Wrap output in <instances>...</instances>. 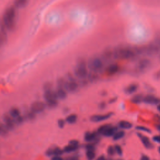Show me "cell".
I'll list each match as a JSON object with an SVG mask.
<instances>
[{
  "label": "cell",
  "instance_id": "d6a6232c",
  "mask_svg": "<svg viewBox=\"0 0 160 160\" xmlns=\"http://www.w3.org/2000/svg\"><path fill=\"white\" fill-rule=\"evenodd\" d=\"M65 123H66V121H65L64 119H59L58 121V125L59 128H64V125H65Z\"/></svg>",
  "mask_w": 160,
  "mask_h": 160
},
{
  "label": "cell",
  "instance_id": "f546056e",
  "mask_svg": "<svg viewBox=\"0 0 160 160\" xmlns=\"http://www.w3.org/2000/svg\"><path fill=\"white\" fill-rule=\"evenodd\" d=\"M109 126H110V124H103V125L99 126V127L98 128V132L99 134H102L103 133V132H104Z\"/></svg>",
  "mask_w": 160,
  "mask_h": 160
},
{
  "label": "cell",
  "instance_id": "603a6c76",
  "mask_svg": "<svg viewBox=\"0 0 160 160\" xmlns=\"http://www.w3.org/2000/svg\"><path fill=\"white\" fill-rule=\"evenodd\" d=\"M142 99H143V96L141 94H135L131 98V101L134 104H138L142 102Z\"/></svg>",
  "mask_w": 160,
  "mask_h": 160
},
{
  "label": "cell",
  "instance_id": "7a4b0ae2",
  "mask_svg": "<svg viewBox=\"0 0 160 160\" xmlns=\"http://www.w3.org/2000/svg\"><path fill=\"white\" fill-rule=\"evenodd\" d=\"M134 49L126 46H118L112 49L114 59H129L136 56Z\"/></svg>",
  "mask_w": 160,
  "mask_h": 160
},
{
  "label": "cell",
  "instance_id": "816d5d0a",
  "mask_svg": "<svg viewBox=\"0 0 160 160\" xmlns=\"http://www.w3.org/2000/svg\"><path fill=\"white\" fill-rule=\"evenodd\" d=\"M119 160H121V159H119Z\"/></svg>",
  "mask_w": 160,
  "mask_h": 160
},
{
  "label": "cell",
  "instance_id": "7dc6e473",
  "mask_svg": "<svg viewBox=\"0 0 160 160\" xmlns=\"http://www.w3.org/2000/svg\"><path fill=\"white\" fill-rule=\"evenodd\" d=\"M157 109H158V110L160 112V103L157 105Z\"/></svg>",
  "mask_w": 160,
  "mask_h": 160
},
{
  "label": "cell",
  "instance_id": "f6af8a7d",
  "mask_svg": "<svg viewBox=\"0 0 160 160\" xmlns=\"http://www.w3.org/2000/svg\"><path fill=\"white\" fill-rule=\"evenodd\" d=\"M155 41H156V42L157 43V44H158V47H159V53H160V38L158 39H157V40H156Z\"/></svg>",
  "mask_w": 160,
  "mask_h": 160
},
{
  "label": "cell",
  "instance_id": "8fae6325",
  "mask_svg": "<svg viewBox=\"0 0 160 160\" xmlns=\"http://www.w3.org/2000/svg\"><path fill=\"white\" fill-rule=\"evenodd\" d=\"M151 66V61L147 59H142L140 60L137 64V69L139 71L142 72L148 69Z\"/></svg>",
  "mask_w": 160,
  "mask_h": 160
},
{
  "label": "cell",
  "instance_id": "4dcf8cb0",
  "mask_svg": "<svg viewBox=\"0 0 160 160\" xmlns=\"http://www.w3.org/2000/svg\"><path fill=\"white\" fill-rule=\"evenodd\" d=\"M136 129L139 130V131H144V132H149L150 133L151 132V131L149 128L145 127V126H137L136 128Z\"/></svg>",
  "mask_w": 160,
  "mask_h": 160
},
{
  "label": "cell",
  "instance_id": "ee69618b",
  "mask_svg": "<svg viewBox=\"0 0 160 160\" xmlns=\"http://www.w3.org/2000/svg\"><path fill=\"white\" fill-rule=\"evenodd\" d=\"M141 160H149V158L147 156H142L141 158Z\"/></svg>",
  "mask_w": 160,
  "mask_h": 160
},
{
  "label": "cell",
  "instance_id": "d4e9b609",
  "mask_svg": "<svg viewBox=\"0 0 160 160\" xmlns=\"http://www.w3.org/2000/svg\"><path fill=\"white\" fill-rule=\"evenodd\" d=\"M124 134H125V132L124 131H117L115 132V134L112 136V138L114 141H117L122 138L124 136Z\"/></svg>",
  "mask_w": 160,
  "mask_h": 160
},
{
  "label": "cell",
  "instance_id": "4fadbf2b",
  "mask_svg": "<svg viewBox=\"0 0 160 160\" xmlns=\"http://www.w3.org/2000/svg\"><path fill=\"white\" fill-rule=\"evenodd\" d=\"M138 84H136V83H131L130 84H129L128 86H127L124 89V92H125V94H132L134 92H136L138 89Z\"/></svg>",
  "mask_w": 160,
  "mask_h": 160
},
{
  "label": "cell",
  "instance_id": "5bb4252c",
  "mask_svg": "<svg viewBox=\"0 0 160 160\" xmlns=\"http://www.w3.org/2000/svg\"><path fill=\"white\" fill-rule=\"evenodd\" d=\"M55 91L58 99L64 100L67 97V91L63 88H58Z\"/></svg>",
  "mask_w": 160,
  "mask_h": 160
},
{
  "label": "cell",
  "instance_id": "4316f807",
  "mask_svg": "<svg viewBox=\"0 0 160 160\" xmlns=\"http://www.w3.org/2000/svg\"><path fill=\"white\" fill-rule=\"evenodd\" d=\"M8 132L9 131L4 125V124H2L0 122V135L2 136H6L8 134Z\"/></svg>",
  "mask_w": 160,
  "mask_h": 160
},
{
  "label": "cell",
  "instance_id": "8d00e7d4",
  "mask_svg": "<svg viewBox=\"0 0 160 160\" xmlns=\"http://www.w3.org/2000/svg\"><path fill=\"white\" fill-rule=\"evenodd\" d=\"M152 139L155 142H160V136H154Z\"/></svg>",
  "mask_w": 160,
  "mask_h": 160
},
{
  "label": "cell",
  "instance_id": "1f68e13d",
  "mask_svg": "<svg viewBox=\"0 0 160 160\" xmlns=\"http://www.w3.org/2000/svg\"><path fill=\"white\" fill-rule=\"evenodd\" d=\"M114 148L115 152H117L119 155H121V154H122V148H121V147L119 145L116 144Z\"/></svg>",
  "mask_w": 160,
  "mask_h": 160
},
{
  "label": "cell",
  "instance_id": "ac0fdd59",
  "mask_svg": "<svg viewBox=\"0 0 160 160\" xmlns=\"http://www.w3.org/2000/svg\"><path fill=\"white\" fill-rule=\"evenodd\" d=\"M117 131V128L114 127V126H109L102 134L103 136H106V137H110V136H112L115 132Z\"/></svg>",
  "mask_w": 160,
  "mask_h": 160
},
{
  "label": "cell",
  "instance_id": "484cf974",
  "mask_svg": "<svg viewBox=\"0 0 160 160\" xmlns=\"http://www.w3.org/2000/svg\"><path fill=\"white\" fill-rule=\"evenodd\" d=\"M78 146H75L69 144L64 147L63 151H64L66 152H72V151H74L75 150H76L78 149Z\"/></svg>",
  "mask_w": 160,
  "mask_h": 160
},
{
  "label": "cell",
  "instance_id": "7402d4cb",
  "mask_svg": "<svg viewBox=\"0 0 160 160\" xmlns=\"http://www.w3.org/2000/svg\"><path fill=\"white\" fill-rule=\"evenodd\" d=\"M78 120V116L76 114H71L69 115H68L66 119H65V121L66 122H68V124H74Z\"/></svg>",
  "mask_w": 160,
  "mask_h": 160
},
{
  "label": "cell",
  "instance_id": "6da1fadb",
  "mask_svg": "<svg viewBox=\"0 0 160 160\" xmlns=\"http://www.w3.org/2000/svg\"><path fill=\"white\" fill-rule=\"evenodd\" d=\"M16 17V9L13 6H9L5 9L1 19L8 31L12 32L15 29Z\"/></svg>",
  "mask_w": 160,
  "mask_h": 160
},
{
  "label": "cell",
  "instance_id": "ab89813d",
  "mask_svg": "<svg viewBox=\"0 0 160 160\" xmlns=\"http://www.w3.org/2000/svg\"><path fill=\"white\" fill-rule=\"evenodd\" d=\"M87 150H94V146L92 144H88L86 146Z\"/></svg>",
  "mask_w": 160,
  "mask_h": 160
},
{
  "label": "cell",
  "instance_id": "44dd1931",
  "mask_svg": "<svg viewBox=\"0 0 160 160\" xmlns=\"http://www.w3.org/2000/svg\"><path fill=\"white\" fill-rule=\"evenodd\" d=\"M28 1L26 0H17L14 2L13 6L16 8H22L27 6Z\"/></svg>",
  "mask_w": 160,
  "mask_h": 160
},
{
  "label": "cell",
  "instance_id": "9a60e30c",
  "mask_svg": "<svg viewBox=\"0 0 160 160\" xmlns=\"http://www.w3.org/2000/svg\"><path fill=\"white\" fill-rule=\"evenodd\" d=\"M112 58V50L111 49H106L104 51V52L102 54V57L101 58L102 62L110 61Z\"/></svg>",
  "mask_w": 160,
  "mask_h": 160
},
{
  "label": "cell",
  "instance_id": "74e56055",
  "mask_svg": "<svg viewBox=\"0 0 160 160\" xmlns=\"http://www.w3.org/2000/svg\"><path fill=\"white\" fill-rule=\"evenodd\" d=\"M46 155H48V156H51V155H52V148L48 149L46 151Z\"/></svg>",
  "mask_w": 160,
  "mask_h": 160
},
{
  "label": "cell",
  "instance_id": "e575fe53",
  "mask_svg": "<svg viewBox=\"0 0 160 160\" xmlns=\"http://www.w3.org/2000/svg\"><path fill=\"white\" fill-rule=\"evenodd\" d=\"M69 144H71V145H72V146H78L79 142H78V141H77L76 139H72V140H71L69 141Z\"/></svg>",
  "mask_w": 160,
  "mask_h": 160
},
{
  "label": "cell",
  "instance_id": "cb8c5ba5",
  "mask_svg": "<svg viewBox=\"0 0 160 160\" xmlns=\"http://www.w3.org/2000/svg\"><path fill=\"white\" fill-rule=\"evenodd\" d=\"M96 137V134L92 132H87L84 134V139L86 141L89 142L93 141Z\"/></svg>",
  "mask_w": 160,
  "mask_h": 160
},
{
  "label": "cell",
  "instance_id": "9c48e42d",
  "mask_svg": "<svg viewBox=\"0 0 160 160\" xmlns=\"http://www.w3.org/2000/svg\"><path fill=\"white\" fill-rule=\"evenodd\" d=\"M8 39V31L0 18V47L4 45Z\"/></svg>",
  "mask_w": 160,
  "mask_h": 160
},
{
  "label": "cell",
  "instance_id": "277c9868",
  "mask_svg": "<svg viewBox=\"0 0 160 160\" xmlns=\"http://www.w3.org/2000/svg\"><path fill=\"white\" fill-rule=\"evenodd\" d=\"M87 66L91 72L98 74L102 69L103 62L101 58L94 56L88 60L87 62Z\"/></svg>",
  "mask_w": 160,
  "mask_h": 160
},
{
  "label": "cell",
  "instance_id": "30bf717a",
  "mask_svg": "<svg viewBox=\"0 0 160 160\" xmlns=\"http://www.w3.org/2000/svg\"><path fill=\"white\" fill-rule=\"evenodd\" d=\"M142 102L151 105H158L160 103V99L152 94H147L143 96Z\"/></svg>",
  "mask_w": 160,
  "mask_h": 160
},
{
  "label": "cell",
  "instance_id": "ffe728a7",
  "mask_svg": "<svg viewBox=\"0 0 160 160\" xmlns=\"http://www.w3.org/2000/svg\"><path fill=\"white\" fill-rule=\"evenodd\" d=\"M118 126L122 129H129L132 127V124L127 121H120L118 122Z\"/></svg>",
  "mask_w": 160,
  "mask_h": 160
},
{
  "label": "cell",
  "instance_id": "b9f144b4",
  "mask_svg": "<svg viewBox=\"0 0 160 160\" xmlns=\"http://www.w3.org/2000/svg\"><path fill=\"white\" fill-rule=\"evenodd\" d=\"M52 160H63L60 156H54L52 158Z\"/></svg>",
  "mask_w": 160,
  "mask_h": 160
},
{
  "label": "cell",
  "instance_id": "d590c367",
  "mask_svg": "<svg viewBox=\"0 0 160 160\" xmlns=\"http://www.w3.org/2000/svg\"><path fill=\"white\" fill-rule=\"evenodd\" d=\"M106 103L104 101H102L99 104V108L100 109H104L106 108Z\"/></svg>",
  "mask_w": 160,
  "mask_h": 160
},
{
  "label": "cell",
  "instance_id": "bcb514c9",
  "mask_svg": "<svg viewBox=\"0 0 160 160\" xmlns=\"http://www.w3.org/2000/svg\"><path fill=\"white\" fill-rule=\"evenodd\" d=\"M96 160H106V158H104V156H101L99 158H98V159Z\"/></svg>",
  "mask_w": 160,
  "mask_h": 160
},
{
  "label": "cell",
  "instance_id": "f35d334b",
  "mask_svg": "<svg viewBox=\"0 0 160 160\" xmlns=\"http://www.w3.org/2000/svg\"><path fill=\"white\" fill-rule=\"evenodd\" d=\"M154 78L156 79H160V71L156 72V73L154 74Z\"/></svg>",
  "mask_w": 160,
  "mask_h": 160
},
{
  "label": "cell",
  "instance_id": "f1b7e54d",
  "mask_svg": "<svg viewBox=\"0 0 160 160\" xmlns=\"http://www.w3.org/2000/svg\"><path fill=\"white\" fill-rule=\"evenodd\" d=\"M52 155L59 156L63 152V150H62L61 149H60L58 147H56V148H52Z\"/></svg>",
  "mask_w": 160,
  "mask_h": 160
},
{
  "label": "cell",
  "instance_id": "c3c4849f",
  "mask_svg": "<svg viewBox=\"0 0 160 160\" xmlns=\"http://www.w3.org/2000/svg\"><path fill=\"white\" fill-rule=\"evenodd\" d=\"M157 129L159 130V131H160V123L159 124H158V125H157Z\"/></svg>",
  "mask_w": 160,
  "mask_h": 160
},
{
  "label": "cell",
  "instance_id": "836d02e7",
  "mask_svg": "<svg viewBox=\"0 0 160 160\" xmlns=\"http://www.w3.org/2000/svg\"><path fill=\"white\" fill-rule=\"evenodd\" d=\"M107 151H108V154H109V155H113V154H114V152H115L114 148L112 147V146H109V148H108Z\"/></svg>",
  "mask_w": 160,
  "mask_h": 160
},
{
  "label": "cell",
  "instance_id": "3957f363",
  "mask_svg": "<svg viewBox=\"0 0 160 160\" xmlns=\"http://www.w3.org/2000/svg\"><path fill=\"white\" fill-rule=\"evenodd\" d=\"M88 73L87 62L84 59L79 60L74 69V76L79 80H84L87 78Z\"/></svg>",
  "mask_w": 160,
  "mask_h": 160
},
{
  "label": "cell",
  "instance_id": "d6986e66",
  "mask_svg": "<svg viewBox=\"0 0 160 160\" xmlns=\"http://www.w3.org/2000/svg\"><path fill=\"white\" fill-rule=\"evenodd\" d=\"M22 115L24 116L25 120H29V121L34 120L36 118V114L34 113L32 111H31L30 109L25 111Z\"/></svg>",
  "mask_w": 160,
  "mask_h": 160
},
{
  "label": "cell",
  "instance_id": "7c38bea8",
  "mask_svg": "<svg viewBox=\"0 0 160 160\" xmlns=\"http://www.w3.org/2000/svg\"><path fill=\"white\" fill-rule=\"evenodd\" d=\"M120 69L119 66L116 63H112L108 65L106 69V71L108 74L113 75L117 73Z\"/></svg>",
  "mask_w": 160,
  "mask_h": 160
},
{
  "label": "cell",
  "instance_id": "e0dca14e",
  "mask_svg": "<svg viewBox=\"0 0 160 160\" xmlns=\"http://www.w3.org/2000/svg\"><path fill=\"white\" fill-rule=\"evenodd\" d=\"M138 135L139 138H140L141 142H142V144H144V146L146 148H150L152 147V144H151L149 139L147 136H146L144 135H142V134H141L140 133H138Z\"/></svg>",
  "mask_w": 160,
  "mask_h": 160
},
{
  "label": "cell",
  "instance_id": "60d3db41",
  "mask_svg": "<svg viewBox=\"0 0 160 160\" xmlns=\"http://www.w3.org/2000/svg\"><path fill=\"white\" fill-rule=\"evenodd\" d=\"M117 100V98L116 97H114V98H111L109 100V103L110 104H112L114 102H116Z\"/></svg>",
  "mask_w": 160,
  "mask_h": 160
},
{
  "label": "cell",
  "instance_id": "681fc988",
  "mask_svg": "<svg viewBox=\"0 0 160 160\" xmlns=\"http://www.w3.org/2000/svg\"><path fill=\"white\" fill-rule=\"evenodd\" d=\"M159 152H160V147H159Z\"/></svg>",
  "mask_w": 160,
  "mask_h": 160
},
{
  "label": "cell",
  "instance_id": "f907efd6",
  "mask_svg": "<svg viewBox=\"0 0 160 160\" xmlns=\"http://www.w3.org/2000/svg\"><path fill=\"white\" fill-rule=\"evenodd\" d=\"M159 61H160V53H159Z\"/></svg>",
  "mask_w": 160,
  "mask_h": 160
},
{
  "label": "cell",
  "instance_id": "83f0119b",
  "mask_svg": "<svg viewBox=\"0 0 160 160\" xmlns=\"http://www.w3.org/2000/svg\"><path fill=\"white\" fill-rule=\"evenodd\" d=\"M86 157L88 160H92L95 157V152L94 150H87Z\"/></svg>",
  "mask_w": 160,
  "mask_h": 160
},
{
  "label": "cell",
  "instance_id": "2e32d148",
  "mask_svg": "<svg viewBox=\"0 0 160 160\" xmlns=\"http://www.w3.org/2000/svg\"><path fill=\"white\" fill-rule=\"evenodd\" d=\"M10 116L14 119V121L15 119H16L17 118H18L19 116H21V111L19 110V109H18L16 107H12L10 109L9 112L8 113Z\"/></svg>",
  "mask_w": 160,
  "mask_h": 160
},
{
  "label": "cell",
  "instance_id": "5b68a950",
  "mask_svg": "<svg viewBox=\"0 0 160 160\" xmlns=\"http://www.w3.org/2000/svg\"><path fill=\"white\" fill-rule=\"evenodd\" d=\"M65 79L66 82L64 84V89L67 91V92L72 93L76 92L78 89L79 84L74 76L69 73Z\"/></svg>",
  "mask_w": 160,
  "mask_h": 160
},
{
  "label": "cell",
  "instance_id": "7bdbcfd3",
  "mask_svg": "<svg viewBox=\"0 0 160 160\" xmlns=\"http://www.w3.org/2000/svg\"><path fill=\"white\" fill-rule=\"evenodd\" d=\"M66 160H78V158L76 156H71L69 157L68 159H66Z\"/></svg>",
  "mask_w": 160,
  "mask_h": 160
},
{
  "label": "cell",
  "instance_id": "8992f818",
  "mask_svg": "<svg viewBox=\"0 0 160 160\" xmlns=\"http://www.w3.org/2000/svg\"><path fill=\"white\" fill-rule=\"evenodd\" d=\"M46 108V105L45 102L40 101H36L33 102L30 106V110L32 111L34 113L38 114L42 112Z\"/></svg>",
  "mask_w": 160,
  "mask_h": 160
},
{
  "label": "cell",
  "instance_id": "52a82bcc",
  "mask_svg": "<svg viewBox=\"0 0 160 160\" xmlns=\"http://www.w3.org/2000/svg\"><path fill=\"white\" fill-rule=\"evenodd\" d=\"M2 120H3V124L6 126V128L8 129V130L12 131L15 128L16 123L14 121V119L10 116V115L8 114H4L2 116Z\"/></svg>",
  "mask_w": 160,
  "mask_h": 160
},
{
  "label": "cell",
  "instance_id": "ba28073f",
  "mask_svg": "<svg viewBox=\"0 0 160 160\" xmlns=\"http://www.w3.org/2000/svg\"><path fill=\"white\" fill-rule=\"evenodd\" d=\"M113 115V112H109L101 114H94L90 118V120L94 122H99L109 119Z\"/></svg>",
  "mask_w": 160,
  "mask_h": 160
}]
</instances>
